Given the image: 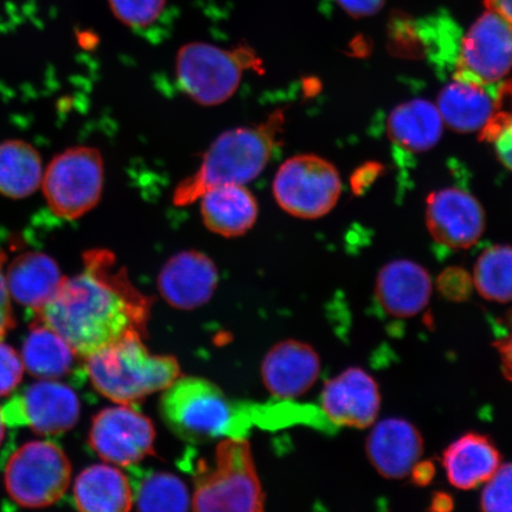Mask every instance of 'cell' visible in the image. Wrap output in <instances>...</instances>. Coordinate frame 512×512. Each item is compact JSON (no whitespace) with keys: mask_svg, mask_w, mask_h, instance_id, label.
I'll list each match as a JSON object with an SVG mask.
<instances>
[{"mask_svg":"<svg viewBox=\"0 0 512 512\" xmlns=\"http://www.w3.org/2000/svg\"><path fill=\"white\" fill-rule=\"evenodd\" d=\"M5 275L11 296L32 313L53 298L64 279L57 262L40 252L18 255Z\"/></svg>","mask_w":512,"mask_h":512,"instance_id":"cell-22","label":"cell"},{"mask_svg":"<svg viewBox=\"0 0 512 512\" xmlns=\"http://www.w3.org/2000/svg\"><path fill=\"white\" fill-rule=\"evenodd\" d=\"M495 85L454 79L439 94L437 107L441 118L459 133L482 131L497 110L498 86L494 88Z\"/></svg>","mask_w":512,"mask_h":512,"instance_id":"cell-21","label":"cell"},{"mask_svg":"<svg viewBox=\"0 0 512 512\" xmlns=\"http://www.w3.org/2000/svg\"><path fill=\"white\" fill-rule=\"evenodd\" d=\"M320 401L332 424L363 430L373 426L379 416V383L366 370L349 368L325 383Z\"/></svg>","mask_w":512,"mask_h":512,"instance_id":"cell-14","label":"cell"},{"mask_svg":"<svg viewBox=\"0 0 512 512\" xmlns=\"http://www.w3.org/2000/svg\"><path fill=\"white\" fill-rule=\"evenodd\" d=\"M336 3L351 17L366 18L377 14L386 0H336Z\"/></svg>","mask_w":512,"mask_h":512,"instance_id":"cell-35","label":"cell"},{"mask_svg":"<svg viewBox=\"0 0 512 512\" xmlns=\"http://www.w3.org/2000/svg\"><path fill=\"white\" fill-rule=\"evenodd\" d=\"M72 465L53 441H31L11 454L5 486L12 501L24 508H46L66 494Z\"/></svg>","mask_w":512,"mask_h":512,"instance_id":"cell-8","label":"cell"},{"mask_svg":"<svg viewBox=\"0 0 512 512\" xmlns=\"http://www.w3.org/2000/svg\"><path fill=\"white\" fill-rule=\"evenodd\" d=\"M43 165L40 152L24 140L0 144V194L22 200L41 187Z\"/></svg>","mask_w":512,"mask_h":512,"instance_id":"cell-26","label":"cell"},{"mask_svg":"<svg viewBox=\"0 0 512 512\" xmlns=\"http://www.w3.org/2000/svg\"><path fill=\"white\" fill-rule=\"evenodd\" d=\"M200 200L203 223L223 238L245 235L258 220V201L245 185H220L204 192Z\"/></svg>","mask_w":512,"mask_h":512,"instance_id":"cell-20","label":"cell"},{"mask_svg":"<svg viewBox=\"0 0 512 512\" xmlns=\"http://www.w3.org/2000/svg\"><path fill=\"white\" fill-rule=\"evenodd\" d=\"M260 72L262 61L247 46L223 49L213 44L192 42L178 50L176 76L179 87L202 106H219L238 91L246 70Z\"/></svg>","mask_w":512,"mask_h":512,"instance_id":"cell-6","label":"cell"},{"mask_svg":"<svg viewBox=\"0 0 512 512\" xmlns=\"http://www.w3.org/2000/svg\"><path fill=\"white\" fill-rule=\"evenodd\" d=\"M435 473H437V467H435L432 460L420 459L419 462L415 463L412 467L408 476L411 477L413 484L416 486H427L432 483Z\"/></svg>","mask_w":512,"mask_h":512,"instance_id":"cell-37","label":"cell"},{"mask_svg":"<svg viewBox=\"0 0 512 512\" xmlns=\"http://www.w3.org/2000/svg\"><path fill=\"white\" fill-rule=\"evenodd\" d=\"M494 345L501 360L503 375L512 382V319L508 332L498 338Z\"/></svg>","mask_w":512,"mask_h":512,"instance_id":"cell-36","label":"cell"},{"mask_svg":"<svg viewBox=\"0 0 512 512\" xmlns=\"http://www.w3.org/2000/svg\"><path fill=\"white\" fill-rule=\"evenodd\" d=\"M428 232L439 245L469 249L482 238L485 229L483 207L464 190L444 189L427 198Z\"/></svg>","mask_w":512,"mask_h":512,"instance_id":"cell-13","label":"cell"},{"mask_svg":"<svg viewBox=\"0 0 512 512\" xmlns=\"http://www.w3.org/2000/svg\"><path fill=\"white\" fill-rule=\"evenodd\" d=\"M5 434V422L3 420L2 409H0V444H2Z\"/></svg>","mask_w":512,"mask_h":512,"instance_id":"cell-40","label":"cell"},{"mask_svg":"<svg viewBox=\"0 0 512 512\" xmlns=\"http://www.w3.org/2000/svg\"><path fill=\"white\" fill-rule=\"evenodd\" d=\"M5 254L0 251V341H3L8 332L15 326L14 312H12L10 292L6 284L4 265Z\"/></svg>","mask_w":512,"mask_h":512,"instance_id":"cell-34","label":"cell"},{"mask_svg":"<svg viewBox=\"0 0 512 512\" xmlns=\"http://www.w3.org/2000/svg\"><path fill=\"white\" fill-rule=\"evenodd\" d=\"M502 464L501 452L488 435L470 432L454 440L443 454L448 482L459 490L484 485Z\"/></svg>","mask_w":512,"mask_h":512,"instance_id":"cell-19","label":"cell"},{"mask_svg":"<svg viewBox=\"0 0 512 512\" xmlns=\"http://www.w3.org/2000/svg\"><path fill=\"white\" fill-rule=\"evenodd\" d=\"M76 352L64 339L46 325L34 323L23 344L22 361L32 376L41 380H57L73 371Z\"/></svg>","mask_w":512,"mask_h":512,"instance_id":"cell-25","label":"cell"},{"mask_svg":"<svg viewBox=\"0 0 512 512\" xmlns=\"http://www.w3.org/2000/svg\"><path fill=\"white\" fill-rule=\"evenodd\" d=\"M265 495L251 445L226 438L216 447L211 466L198 464L191 508L195 511H264Z\"/></svg>","mask_w":512,"mask_h":512,"instance_id":"cell-5","label":"cell"},{"mask_svg":"<svg viewBox=\"0 0 512 512\" xmlns=\"http://www.w3.org/2000/svg\"><path fill=\"white\" fill-rule=\"evenodd\" d=\"M160 413L178 438L191 444L227 437L242 438L252 416L230 401L219 386L201 377H178L164 390Z\"/></svg>","mask_w":512,"mask_h":512,"instance_id":"cell-4","label":"cell"},{"mask_svg":"<svg viewBox=\"0 0 512 512\" xmlns=\"http://www.w3.org/2000/svg\"><path fill=\"white\" fill-rule=\"evenodd\" d=\"M74 502L80 511H130L133 507L130 479L114 466H89L75 480Z\"/></svg>","mask_w":512,"mask_h":512,"instance_id":"cell-23","label":"cell"},{"mask_svg":"<svg viewBox=\"0 0 512 512\" xmlns=\"http://www.w3.org/2000/svg\"><path fill=\"white\" fill-rule=\"evenodd\" d=\"M83 261L85 270L64 277L53 298L34 312V323L48 326L86 358L127 332L145 335L152 299L133 286L110 251L93 249Z\"/></svg>","mask_w":512,"mask_h":512,"instance_id":"cell-1","label":"cell"},{"mask_svg":"<svg viewBox=\"0 0 512 512\" xmlns=\"http://www.w3.org/2000/svg\"><path fill=\"white\" fill-rule=\"evenodd\" d=\"M479 504L486 512H512V463L501 464L484 484Z\"/></svg>","mask_w":512,"mask_h":512,"instance_id":"cell-30","label":"cell"},{"mask_svg":"<svg viewBox=\"0 0 512 512\" xmlns=\"http://www.w3.org/2000/svg\"><path fill=\"white\" fill-rule=\"evenodd\" d=\"M320 358L311 345L299 341L281 342L268 352L262 362L265 386L274 398L297 399L318 380Z\"/></svg>","mask_w":512,"mask_h":512,"instance_id":"cell-16","label":"cell"},{"mask_svg":"<svg viewBox=\"0 0 512 512\" xmlns=\"http://www.w3.org/2000/svg\"><path fill=\"white\" fill-rule=\"evenodd\" d=\"M433 292L430 273L411 260H395L377 275L375 297L381 309L395 318H411L424 311Z\"/></svg>","mask_w":512,"mask_h":512,"instance_id":"cell-18","label":"cell"},{"mask_svg":"<svg viewBox=\"0 0 512 512\" xmlns=\"http://www.w3.org/2000/svg\"><path fill=\"white\" fill-rule=\"evenodd\" d=\"M367 439L369 462L381 476L402 479L424 453V438L411 422L390 418L375 422Z\"/></svg>","mask_w":512,"mask_h":512,"instance_id":"cell-17","label":"cell"},{"mask_svg":"<svg viewBox=\"0 0 512 512\" xmlns=\"http://www.w3.org/2000/svg\"><path fill=\"white\" fill-rule=\"evenodd\" d=\"M444 120L430 101L416 99L390 113L388 134L396 145L409 152H426L438 144Z\"/></svg>","mask_w":512,"mask_h":512,"instance_id":"cell-24","label":"cell"},{"mask_svg":"<svg viewBox=\"0 0 512 512\" xmlns=\"http://www.w3.org/2000/svg\"><path fill=\"white\" fill-rule=\"evenodd\" d=\"M454 507V501L452 496L446 494V492L439 491L435 492L431 499V511L446 512L451 511Z\"/></svg>","mask_w":512,"mask_h":512,"instance_id":"cell-38","label":"cell"},{"mask_svg":"<svg viewBox=\"0 0 512 512\" xmlns=\"http://www.w3.org/2000/svg\"><path fill=\"white\" fill-rule=\"evenodd\" d=\"M24 364L14 348L0 341V398L8 395L22 381Z\"/></svg>","mask_w":512,"mask_h":512,"instance_id":"cell-31","label":"cell"},{"mask_svg":"<svg viewBox=\"0 0 512 512\" xmlns=\"http://www.w3.org/2000/svg\"><path fill=\"white\" fill-rule=\"evenodd\" d=\"M104 158L95 147L75 146L51 160L42 179L51 211L64 220H78L93 210L104 191Z\"/></svg>","mask_w":512,"mask_h":512,"instance_id":"cell-7","label":"cell"},{"mask_svg":"<svg viewBox=\"0 0 512 512\" xmlns=\"http://www.w3.org/2000/svg\"><path fill=\"white\" fill-rule=\"evenodd\" d=\"M117 19L136 31L150 30L168 12V0H108Z\"/></svg>","mask_w":512,"mask_h":512,"instance_id":"cell-29","label":"cell"},{"mask_svg":"<svg viewBox=\"0 0 512 512\" xmlns=\"http://www.w3.org/2000/svg\"><path fill=\"white\" fill-rule=\"evenodd\" d=\"M143 336L138 331L127 332L85 358L94 388L119 405H133L164 392L181 374L176 358L151 355Z\"/></svg>","mask_w":512,"mask_h":512,"instance_id":"cell-3","label":"cell"},{"mask_svg":"<svg viewBox=\"0 0 512 512\" xmlns=\"http://www.w3.org/2000/svg\"><path fill=\"white\" fill-rule=\"evenodd\" d=\"M341 192V177L335 166L315 155L287 159L273 182L279 207L299 219L315 220L329 214Z\"/></svg>","mask_w":512,"mask_h":512,"instance_id":"cell-9","label":"cell"},{"mask_svg":"<svg viewBox=\"0 0 512 512\" xmlns=\"http://www.w3.org/2000/svg\"><path fill=\"white\" fill-rule=\"evenodd\" d=\"M285 111L277 110L259 125L226 131L204 153L200 168L179 182L172 202L177 207L200 200L220 185H245L261 175L281 143Z\"/></svg>","mask_w":512,"mask_h":512,"instance_id":"cell-2","label":"cell"},{"mask_svg":"<svg viewBox=\"0 0 512 512\" xmlns=\"http://www.w3.org/2000/svg\"><path fill=\"white\" fill-rule=\"evenodd\" d=\"M484 142L494 145L498 159L512 171V117L489 134Z\"/></svg>","mask_w":512,"mask_h":512,"instance_id":"cell-33","label":"cell"},{"mask_svg":"<svg viewBox=\"0 0 512 512\" xmlns=\"http://www.w3.org/2000/svg\"><path fill=\"white\" fill-rule=\"evenodd\" d=\"M219 285L214 261L198 251L178 253L166 262L158 278L165 302L179 310H194L207 304Z\"/></svg>","mask_w":512,"mask_h":512,"instance_id":"cell-15","label":"cell"},{"mask_svg":"<svg viewBox=\"0 0 512 512\" xmlns=\"http://www.w3.org/2000/svg\"><path fill=\"white\" fill-rule=\"evenodd\" d=\"M155 427L131 405L102 409L95 416L89 445L105 462L130 467L155 454Z\"/></svg>","mask_w":512,"mask_h":512,"instance_id":"cell-12","label":"cell"},{"mask_svg":"<svg viewBox=\"0 0 512 512\" xmlns=\"http://www.w3.org/2000/svg\"><path fill=\"white\" fill-rule=\"evenodd\" d=\"M441 296L452 302H464L471 296L473 281L462 268H448L437 281Z\"/></svg>","mask_w":512,"mask_h":512,"instance_id":"cell-32","label":"cell"},{"mask_svg":"<svg viewBox=\"0 0 512 512\" xmlns=\"http://www.w3.org/2000/svg\"><path fill=\"white\" fill-rule=\"evenodd\" d=\"M80 400L61 382L43 380L12 396L2 409L5 425L29 426L38 434L66 433L80 418Z\"/></svg>","mask_w":512,"mask_h":512,"instance_id":"cell-11","label":"cell"},{"mask_svg":"<svg viewBox=\"0 0 512 512\" xmlns=\"http://www.w3.org/2000/svg\"><path fill=\"white\" fill-rule=\"evenodd\" d=\"M511 69L512 22L488 9L464 37L454 79L477 85H495Z\"/></svg>","mask_w":512,"mask_h":512,"instance_id":"cell-10","label":"cell"},{"mask_svg":"<svg viewBox=\"0 0 512 512\" xmlns=\"http://www.w3.org/2000/svg\"><path fill=\"white\" fill-rule=\"evenodd\" d=\"M130 483L133 504L140 511H188L191 497L187 485L172 473L144 470L133 465Z\"/></svg>","mask_w":512,"mask_h":512,"instance_id":"cell-27","label":"cell"},{"mask_svg":"<svg viewBox=\"0 0 512 512\" xmlns=\"http://www.w3.org/2000/svg\"><path fill=\"white\" fill-rule=\"evenodd\" d=\"M479 296L498 304L512 302V246L497 245L479 255L472 274Z\"/></svg>","mask_w":512,"mask_h":512,"instance_id":"cell-28","label":"cell"},{"mask_svg":"<svg viewBox=\"0 0 512 512\" xmlns=\"http://www.w3.org/2000/svg\"><path fill=\"white\" fill-rule=\"evenodd\" d=\"M486 9L496 11L512 22V0H485Z\"/></svg>","mask_w":512,"mask_h":512,"instance_id":"cell-39","label":"cell"}]
</instances>
